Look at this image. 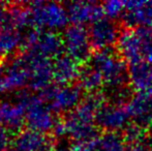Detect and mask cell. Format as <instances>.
<instances>
[{
	"label": "cell",
	"instance_id": "obj_22",
	"mask_svg": "<svg viewBox=\"0 0 152 151\" xmlns=\"http://www.w3.org/2000/svg\"><path fill=\"white\" fill-rule=\"evenodd\" d=\"M21 44L22 35L17 29L0 31V48L4 54L14 52L19 46H21Z\"/></svg>",
	"mask_w": 152,
	"mask_h": 151
},
{
	"label": "cell",
	"instance_id": "obj_12",
	"mask_svg": "<svg viewBox=\"0 0 152 151\" xmlns=\"http://www.w3.org/2000/svg\"><path fill=\"white\" fill-rule=\"evenodd\" d=\"M12 144L19 151H51L54 148L52 137L29 128L17 133Z\"/></svg>",
	"mask_w": 152,
	"mask_h": 151
},
{
	"label": "cell",
	"instance_id": "obj_21",
	"mask_svg": "<svg viewBox=\"0 0 152 151\" xmlns=\"http://www.w3.org/2000/svg\"><path fill=\"white\" fill-rule=\"evenodd\" d=\"M102 151H130L123 136L118 133H106L98 138Z\"/></svg>",
	"mask_w": 152,
	"mask_h": 151
},
{
	"label": "cell",
	"instance_id": "obj_7",
	"mask_svg": "<svg viewBox=\"0 0 152 151\" xmlns=\"http://www.w3.org/2000/svg\"><path fill=\"white\" fill-rule=\"evenodd\" d=\"M129 113L126 105H104L96 115L95 124L106 133H118L129 124Z\"/></svg>",
	"mask_w": 152,
	"mask_h": 151
},
{
	"label": "cell",
	"instance_id": "obj_19",
	"mask_svg": "<svg viewBox=\"0 0 152 151\" xmlns=\"http://www.w3.org/2000/svg\"><path fill=\"white\" fill-rule=\"evenodd\" d=\"M3 124L12 133H19L25 123L26 110L17 103H2Z\"/></svg>",
	"mask_w": 152,
	"mask_h": 151
},
{
	"label": "cell",
	"instance_id": "obj_13",
	"mask_svg": "<svg viewBox=\"0 0 152 151\" xmlns=\"http://www.w3.org/2000/svg\"><path fill=\"white\" fill-rule=\"evenodd\" d=\"M63 120L65 122L67 135L76 142V144L88 143L99 138L95 123L86 122L78 118L72 112L66 115Z\"/></svg>",
	"mask_w": 152,
	"mask_h": 151
},
{
	"label": "cell",
	"instance_id": "obj_16",
	"mask_svg": "<svg viewBox=\"0 0 152 151\" xmlns=\"http://www.w3.org/2000/svg\"><path fill=\"white\" fill-rule=\"evenodd\" d=\"M53 81L57 85H69L79 78L81 66L67 54H62L53 61Z\"/></svg>",
	"mask_w": 152,
	"mask_h": 151
},
{
	"label": "cell",
	"instance_id": "obj_31",
	"mask_svg": "<svg viewBox=\"0 0 152 151\" xmlns=\"http://www.w3.org/2000/svg\"><path fill=\"white\" fill-rule=\"evenodd\" d=\"M51 151H72V149H67V148H64V147H54Z\"/></svg>",
	"mask_w": 152,
	"mask_h": 151
},
{
	"label": "cell",
	"instance_id": "obj_3",
	"mask_svg": "<svg viewBox=\"0 0 152 151\" xmlns=\"http://www.w3.org/2000/svg\"><path fill=\"white\" fill-rule=\"evenodd\" d=\"M30 66L24 54L15 57L10 62L0 67V93L21 89L29 83Z\"/></svg>",
	"mask_w": 152,
	"mask_h": 151
},
{
	"label": "cell",
	"instance_id": "obj_2",
	"mask_svg": "<svg viewBox=\"0 0 152 151\" xmlns=\"http://www.w3.org/2000/svg\"><path fill=\"white\" fill-rule=\"evenodd\" d=\"M29 5L33 28L38 30L48 28L49 31L61 30L65 28L69 22L66 8L59 3L36 1Z\"/></svg>",
	"mask_w": 152,
	"mask_h": 151
},
{
	"label": "cell",
	"instance_id": "obj_14",
	"mask_svg": "<svg viewBox=\"0 0 152 151\" xmlns=\"http://www.w3.org/2000/svg\"><path fill=\"white\" fill-rule=\"evenodd\" d=\"M119 55L129 65L142 62V51L141 42L136 29L126 28L121 31L117 42Z\"/></svg>",
	"mask_w": 152,
	"mask_h": 151
},
{
	"label": "cell",
	"instance_id": "obj_4",
	"mask_svg": "<svg viewBox=\"0 0 152 151\" xmlns=\"http://www.w3.org/2000/svg\"><path fill=\"white\" fill-rule=\"evenodd\" d=\"M63 44L66 54L79 64L86 63L91 59V42L88 29L81 25L66 27L63 34Z\"/></svg>",
	"mask_w": 152,
	"mask_h": 151
},
{
	"label": "cell",
	"instance_id": "obj_26",
	"mask_svg": "<svg viewBox=\"0 0 152 151\" xmlns=\"http://www.w3.org/2000/svg\"><path fill=\"white\" fill-rule=\"evenodd\" d=\"M8 29H16L10 10L8 7H0V31Z\"/></svg>",
	"mask_w": 152,
	"mask_h": 151
},
{
	"label": "cell",
	"instance_id": "obj_29",
	"mask_svg": "<svg viewBox=\"0 0 152 151\" xmlns=\"http://www.w3.org/2000/svg\"><path fill=\"white\" fill-rule=\"evenodd\" d=\"M52 133H53V135H54V137H56V138H60V137H63L64 135H67L65 122H64L63 119H57L56 123H55L54 127H53V129H52Z\"/></svg>",
	"mask_w": 152,
	"mask_h": 151
},
{
	"label": "cell",
	"instance_id": "obj_8",
	"mask_svg": "<svg viewBox=\"0 0 152 151\" xmlns=\"http://www.w3.org/2000/svg\"><path fill=\"white\" fill-rule=\"evenodd\" d=\"M38 95V94H37ZM52 110L38 96L36 101L26 110L25 123L29 129L47 133L52 131L57 118L54 117Z\"/></svg>",
	"mask_w": 152,
	"mask_h": 151
},
{
	"label": "cell",
	"instance_id": "obj_32",
	"mask_svg": "<svg viewBox=\"0 0 152 151\" xmlns=\"http://www.w3.org/2000/svg\"><path fill=\"white\" fill-rule=\"evenodd\" d=\"M7 151H19V150H17L16 148H10V149H8Z\"/></svg>",
	"mask_w": 152,
	"mask_h": 151
},
{
	"label": "cell",
	"instance_id": "obj_30",
	"mask_svg": "<svg viewBox=\"0 0 152 151\" xmlns=\"http://www.w3.org/2000/svg\"><path fill=\"white\" fill-rule=\"evenodd\" d=\"M3 123V110H2V103H0V127Z\"/></svg>",
	"mask_w": 152,
	"mask_h": 151
},
{
	"label": "cell",
	"instance_id": "obj_18",
	"mask_svg": "<svg viewBox=\"0 0 152 151\" xmlns=\"http://www.w3.org/2000/svg\"><path fill=\"white\" fill-rule=\"evenodd\" d=\"M129 84L138 92L152 91V64L142 61L129 65L128 69Z\"/></svg>",
	"mask_w": 152,
	"mask_h": 151
},
{
	"label": "cell",
	"instance_id": "obj_1",
	"mask_svg": "<svg viewBox=\"0 0 152 151\" xmlns=\"http://www.w3.org/2000/svg\"><path fill=\"white\" fill-rule=\"evenodd\" d=\"M90 65L102 75L111 90L125 87L129 82L126 62L112 48L96 51L90 59Z\"/></svg>",
	"mask_w": 152,
	"mask_h": 151
},
{
	"label": "cell",
	"instance_id": "obj_20",
	"mask_svg": "<svg viewBox=\"0 0 152 151\" xmlns=\"http://www.w3.org/2000/svg\"><path fill=\"white\" fill-rule=\"evenodd\" d=\"M79 85L82 90L89 93H95L104 84V79L102 75L93 66L84 65L81 67L80 75L78 78Z\"/></svg>",
	"mask_w": 152,
	"mask_h": 151
},
{
	"label": "cell",
	"instance_id": "obj_10",
	"mask_svg": "<svg viewBox=\"0 0 152 151\" xmlns=\"http://www.w3.org/2000/svg\"><path fill=\"white\" fill-rule=\"evenodd\" d=\"M82 89L77 85H58L49 108L56 113H70L82 101Z\"/></svg>",
	"mask_w": 152,
	"mask_h": 151
},
{
	"label": "cell",
	"instance_id": "obj_17",
	"mask_svg": "<svg viewBox=\"0 0 152 151\" xmlns=\"http://www.w3.org/2000/svg\"><path fill=\"white\" fill-rule=\"evenodd\" d=\"M64 50L63 38L54 31H42L40 30L37 40L34 46L30 48V52L36 53L47 58H56L62 55Z\"/></svg>",
	"mask_w": 152,
	"mask_h": 151
},
{
	"label": "cell",
	"instance_id": "obj_11",
	"mask_svg": "<svg viewBox=\"0 0 152 151\" xmlns=\"http://www.w3.org/2000/svg\"><path fill=\"white\" fill-rule=\"evenodd\" d=\"M121 18L127 28H152V1L125 2V12Z\"/></svg>",
	"mask_w": 152,
	"mask_h": 151
},
{
	"label": "cell",
	"instance_id": "obj_6",
	"mask_svg": "<svg viewBox=\"0 0 152 151\" xmlns=\"http://www.w3.org/2000/svg\"><path fill=\"white\" fill-rule=\"evenodd\" d=\"M92 49L96 51L110 49L118 42L120 31L114 20L104 17L92 23L88 29Z\"/></svg>",
	"mask_w": 152,
	"mask_h": 151
},
{
	"label": "cell",
	"instance_id": "obj_28",
	"mask_svg": "<svg viewBox=\"0 0 152 151\" xmlns=\"http://www.w3.org/2000/svg\"><path fill=\"white\" fill-rule=\"evenodd\" d=\"M12 142V133L7 128L0 127V151H7Z\"/></svg>",
	"mask_w": 152,
	"mask_h": 151
},
{
	"label": "cell",
	"instance_id": "obj_34",
	"mask_svg": "<svg viewBox=\"0 0 152 151\" xmlns=\"http://www.w3.org/2000/svg\"><path fill=\"white\" fill-rule=\"evenodd\" d=\"M147 93H149V94L151 95V98H152V91H151V92H147Z\"/></svg>",
	"mask_w": 152,
	"mask_h": 151
},
{
	"label": "cell",
	"instance_id": "obj_24",
	"mask_svg": "<svg viewBox=\"0 0 152 151\" xmlns=\"http://www.w3.org/2000/svg\"><path fill=\"white\" fill-rule=\"evenodd\" d=\"M123 138L129 146L143 143L145 138V128L136 123H129L124 129Z\"/></svg>",
	"mask_w": 152,
	"mask_h": 151
},
{
	"label": "cell",
	"instance_id": "obj_23",
	"mask_svg": "<svg viewBox=\"0 0 152 151\" xmlns=\"http://www.w3.org/2000/svg\"><path fill=\"white\" fill-rule=\"evenodd\" d=\"M134 29L140 37L143 61L152 64V28L138 27Z\"/></svg>",
	"mask_w": 152,
	"mask_h": 151
},
{
	"label": "cell",
	"instance_id": "obj_27",
	"mask_svg": "<svg viewBox=\"0 0 152 151\" xmlns=\"http://www.w3.org/2000/svg\"><path fill=\"white\" fill-rule=\"evenodd\" d=\"M72 151H102L99 145L98 138L96 140H93L88 143H82V144H76L72 148Z\"/></svg>",
	"mask_w": 152,
	"mask_h": 151
},
{
	"label": "cell",
	"instance_id": "obj_33",
	"mask_svg": "<svg viewBox=\"0 0 152 151\" xmlns=\"http://www.w3.org/2000/svg\"><path fill=\"white\" fill-rule=\"evenodd\" d=\"M148 151H152V144H151V146L148 148Z\"/></svg>",
	"mask_w": 152,
	"mask_h": 151
},
{
	"label": "cell",
	"instance_id": "obj_15",
	"mask_svg": "<svg viewBox=\"0 0 152 151\" xmlns=\"http://www.w3.org/2000/svg\"><path fill=\"white\" fill-rule=\"evenodd\" d=\"M126 108L134 123L145 128L152 124V98L147 92H138L126 104Z\"/></svg>",
	"mask_w": 152,
	"mask_h": 151
},
{
	"label": "cell",
	"instance_id": "obj_5",
	"mask_svg": "<svg viewBox=\"0 0 152 151\" xmlns=\"http://www.w3.org/2000/svg\"><path fill=\"white\" fill-rule=\"evenodd\" d=\"M25 55L30 66L31 77L29 80V88L34 91H42L52 84L53 81V61L36 53L26 51Z\"/></svg>",
	"mask_w": 152,
	"mask_h": 151
},
{
	"label": "cell",
	"instance_id": "obj_9",
	"mask_svg": "<svg viewBox=\"0 0 152 151\" xmlns=\"http://www.w3.org/2000/svg\"><path fill=\"white\" fill-rule=\"evenodd\" d=\"M69 21L72 25L92 24L104 18V9L102 4L89 1H76L65 4Z\"/></svg>",
	"mask_w": 152,
	"mask_h": 151
},
{
	"label": "cell",
	"instance_id": "obj_25",
	"mask_svg": "<svg viewBox=\"0 0 152 151\" xmlns=\"http://www.w3.org/2000/svg\"><path fill=\"white\" fill-rule=\"evenodd\" d=\"M102 5L106 17L109 19H112V20L122 17V15L125 12V2L119 1V0L106 1Z\"/></svg>",
	"mask_w": 152,
	"mask_h": 151
}]
</instances>
